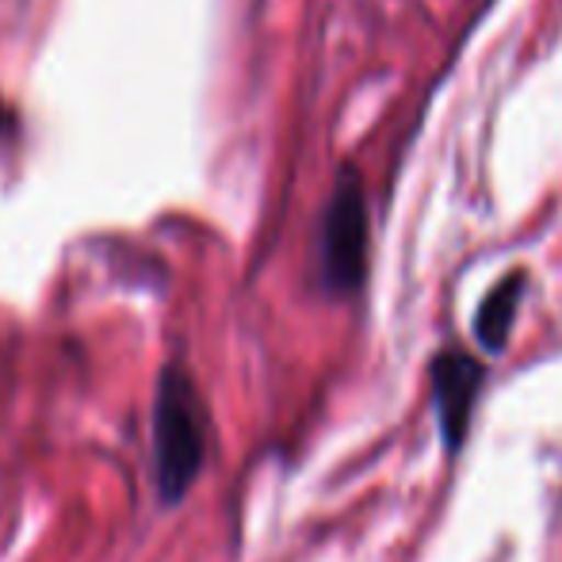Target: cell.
Here are the masks:
<instances>
[{
	"label": "cell",
	"mask_w": 562,
	"mask_h": 562,
	"mask_svg": "<svg viewBox=\"0 0 562 562\" xmlns=\"http://www.w3.org/2000/svg\"><path fill=\"white\" fill-rule=\"evenodd\" d=\"M207 451V414L188 371L165 368L154 406V474L165 505H177L200 479Z\"/></svg>",
	"instance_id": "6da1fadb"
},
{
	"label": "cell",
	"mask_w": 562,
	"mask_h": 562,
	"mask_svg": "<svg viewBox=\"0 0 562 562\" xmlns=\"http://www.w3.org/2000/svg\"><path fill=\"white\" fill-rule=\"evenodd\" d=\"M322 280L329 291H352L368 268V211L356 172H340L337 192L322 218V249H318Z\"/></svg>",
	"instance_id": "7a4b0ae2"
},
{
	"label": "cell",
	"mask_w": 562,
	"mask_h": 562,
	"mask_svg": "<svg viewBox=\"0 0 562 562\" xmlns=\"http://www.w3.org/2000/svg\"><path fill=\"white\" fill-rule=\"evenodd\" d=\"M482 391V368L463 348H445L432 360V398H437V422L445 445L456 451L471 429L474 402Z\"/></svg>",
	"instance_id": "3957f363"
},
{
	"label": "cell",
	"mask_w": 562,
	"mask_h": 562,
	"mask_svg": "<svg viewBox=\"0 0 562 562\" xmlns=\"http://www.w3.org/2000/svg\"><path fill=\"white\" fill-rule=\"evenodd\" d=\"M520 295H525V276L513 272L509 280H502L479 306V318H474V337L497 352L505 348L509 340V329H513V318H517V306H520Z\"/></svg>",
	"instance_id": "277c9868"
}]
</instances>
